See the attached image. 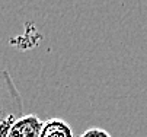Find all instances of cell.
Masks as SVG:
<instances>
[{"instance_id": "obj_1", "label": "cell", "mask_w": 147, "mask_h": 137, "mask_svg": "<svg viewBox=\"0 0 147 137\" xmlns=\"http://www.w3.org/2000/svg\"><path fill=\"white\" fill-rule=\"evenodd\" d=\"M24 114V99L7 70H0V124L9 117L20 118Z\"/></svg>"}, {"instance_id": "obj_4", "label": "cell", "mask_w": 147, "mask_h": 137, "mask_svg": "<svg viewBox=\"0 0 147 137\" xmlns=\"http://www.w3.org/2000/svg\"><path fill=\"white\" fill-rule=\"evenodd\" d=\"M79 137H112V136L107 130H103V128L92 127V128H88L86 131H83Z\"/></svg>"}, {"instance_id": "obj_2", "label": "cell", "mask_w": 147, "mask_h": 137, "mask_svg": "<svg viewBox=\"0 0 147 137\" xmlns=\"http://www.w3.org/2000/svg\"><path fill=\"white\" fill-rule=\"evenodd\" d=\"M42 123L35 114L22 115L13 123L7 137H39Z\"/></svg>"}, {"instance_id": "obj_3", "label": "cell", "mask_w": 147, "mask_h": 137, "mask_svg": "<svg viewBox=\"0 0 147 137\" xmlns=\"http://www.w3.org/2000/svg\"><path fill=\"white\" fill-rule=\"evenodd\" d=\"M39 137H74L71 126L63 118H48L42 123Z\"/></svg>"}]
</instances>
